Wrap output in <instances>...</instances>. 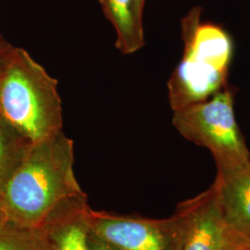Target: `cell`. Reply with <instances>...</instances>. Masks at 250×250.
<instances>
[{"label":"cell","mask_w":250,"mask_h":250,"mask_svg":"<svg viewBox=\"0 0 250 250\" xmlns=\"http://www.w3.org/2000/svg\"><path fill=\"white\" fill-rule=\"evenodd\" d=\"M74 144L64 132L31 144L0 197L1 216L42 228L64 202L86 196L75 177Z\"/></svg>","instance_id":"obj_1"},{"label":"cell","mask_w":250,"mask_h":250,"mask_svg":"<svg viewBox=\"0 0 250 250\" xmlns=\"http://www.w3.org/2000/svg\"><path fill=\"white\" fill-rule=\"evenodd\" d=\"M58 86L28 51L12 46L0 71V116L32 144L62 132Z\"/></svg>","instance_id":"obj_2"},{"label":"cell","mask_w":250,"mask_h":250,"mask_svg":"<svg viewBox=\"0 0 250 250\" xmlns=\"http://www.w3.org/2000/svg\"><path fill=\"white\" fill-rule=\"evenodd\" d=\"M199 8L182 21L185 51L168 82L170 107L176 110L202 102L225 83L232 58V41L223 28L200 22Z\"/></svg>","instance_id":"obj_3"},{"label":"cell","mask_w":250,"mask_h":250,"mask_svg":"<svg viewBox=\"0 0 250 250\" xmlns=\"http://www.w3.org/2000/svg\"><path fill=\"white\" fill-rule=\"evenodd\" d=\"M172 125L186 139L211 153L217 170H229L250 161L228 89L219 91L209 100L173 110Z\"/></svg>","instance_id":"obj_4"},{"label":"cell","mask_w":250,"mask_h":250,"mask_svg":"<svg viewBox=\"0 0 250 250\" xmlns=\"http://www.w3.org/2000/svg\"><path fill=\"white\" fill-rule=\"evenodd\" d=\"M173 216L178 224L180 250H248V236L228 220L211 187L179 203Z\"/></svg>","instance_id":"obj_5"},{"label":"cell","mask_w":250,"mask_h":250,"mask_svg":"<svg viewBox=\"0 0 250 250\" xmlns=\"http://www.w3.org/2000/svg\"><path fill=\"white\" fill-rule=\"evenodd\" d=\"M87 224L92 234L116 250H180L178 224L173 215L150 219L89 207Z\"/></svg>","instance_id":"obj_6"},{"label":"cell","mask_w":250,"mask_h":250,"mask_svg":"<svg viewBox=\"0 0 250 250\" xmlns=\"http://www.w3.org/2000/svg\"><path fill=\"white\" fill-rule=\"evenodd\" d=\"M88 208L86 196L68 200L56 208L42 227L52 250H89Z\"/></svg>","instance_id":"obj_7"},{"label":"cell","mask_w":250,"mask_h":250,"mask_svg":"<svg viewBox=\"0 0 250 250\" xmlns=\"http://www.w3.org/2000/svg\"><path fill=\"white\" fill-rule=\"evenodd\" d=\"M211 188L224 213L246 236L250 233V161L229 170H218Z\"/></svg>","instance_id":"obj_8"},{"label":"cell","mask_w":250,"mask_h":250,"mask_svg":"<svg viewBox=\"0 0 250 250\" xmlns=\"http://www.w3.org/2000/svg\"><path fill=\"white\" fill-rule=\"evenodd\" d=\"M101 9L116 33V47L125 55L137 52L145 45L144 27L134 14L133 0H99Z\"/></svg>","instance_id":"obj_9"},{"label":"cell","mask_w":250,"mask_h":250,"mask_svg":"<svg viewBox=\"0 0 250 250\" xmlns=\"http://www.w3.org/2000/svg\"><path fill=\"white\" fill-rule=\"evenodd\" d=\"M31 144L0 116V197Z\"/></svg>","instance_id":"obj_10"},{"label":"cell","mask_w":250,"mask_h":250,"mask_svg":"<svg viewBox=\"0 0 250 250\" xmlns=\"http://www.w3.org/2000/svg\"><path fill=\"white\" fill-rule=\"evenodd\" d=\"M0 250H52L44 228L25 227L0 217Z\"/></svg>","instance_id":"obj_11"},{"label":"cell","mask_w":250,"mask_h":250,"mask_svg":"<svg viewBox=\"0 0 250 250\" xmlns=\"http://www.w3.org/2000/svg\"><path fill=\"white\" fill-rule=\"evenodd\" d=\"M87 243H88L89 250H116L106 242L102 241L101 239L92 234L89 232V230H88V235H87Z\"/></svg>","instance_id":"obj_12"},{"label":"cell","mask_w":250,"mask_h":250,"mask_svg":"<svg viewBox=\"0 0 250 250\" xmlns=\"http://www.w3.org/2000/svg\"><path fill=\"white\" fill-rule=\"evenodd\" d=\"M12 46L13 45L8 42L0 34V71H1V68H2L10 49L12 48Z\"/></svg>","instance_id":"obj_13"},{"label":"cell","mask_w":250,"mask_h":250,"mask_svg":"<svg viewBox=\"0 0 250 250\" xmlns=\"http://www.w3.org/2000/svg\"><path fill=\"white\" fill-rule=\"evenodd\" d=\"M134 1V14L138 23L144 27L143 25V15L144 9H145V4L146 0H133Z\"/></svg>","instance_id":"obj_14"},{"label":"cell","mask_w":250,"mask_h":250,"mask_svg":"<svg viewBox=\"0 0 250 250\" xmlns=\"http://www.w3.org/2000/svg\"><path fill=\"white\" fill-rule=\"evenodd\" d=\"M247 248H248V250H250V233L249 234V236H248V244H247Z\"/></svg>","instance_id":"obj_15"},{"label":"cell","mask_w":250,"mask_h":250,"mask_svg":"<svg viewBox=\"0 0 250 250\" xmlns=\"http://www.w3.org/2000/svg\"><path fill=\"white\" fill-rule=\"evenodd\" d=\"M0 217H1V209H0Z\"/></svg>","instance_id":"obj_16"},{"label":"cell","mask_w":250,"mask_h":250,"mask_svg":"<svg viewBox=\"0 0 250 250\" xmlns=\"http://www.w3.org/2000/svg\"></svg>","instance_id":"obj_17"},{"label":"cell","mask_w":250,"mask_h":250,"mask_svg":"<svg viewBox=\"0 0 250 250\" xmlns=\"http://www.w3.org/2000/svg\"><path fill=\"white\" fill-rule=\"evenodd\" d=\"M1 69H2V68H1Z\"/></svg>","instance_id":"obj_18"}]
</instances>
